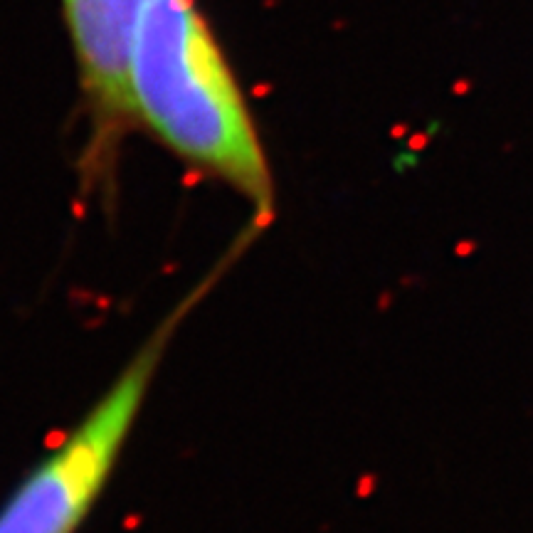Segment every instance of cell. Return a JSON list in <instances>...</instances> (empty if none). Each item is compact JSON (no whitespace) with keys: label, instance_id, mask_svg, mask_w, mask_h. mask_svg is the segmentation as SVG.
<instances>
[{"label":"cell","instance_id":"6da1fadb","mask_svg":"<svg viewBox=\"0 0 533 533\" xmlns=\"http://www.w3.org/2000/svg\"><path fill=\"white\" fill-rule=\"evenodd\" d=\"M136 129L237 193L254 225L274 215V175L242 84L198 0H151L129 60Z\"/></svg>","mask_w":533,"mask_h":533},{"label":"cell","instance_id":"7a4b0ae2","mask_svg":"<svg viewBox=\"0 0 533 533\" xmlns=\"http://www.w3.org/2000/svg\"><path fill=\"white\" fill-rule=\"evenodd\" d=\"M210 282L168 314L102 398L28 472L0 509V533H77L119 464L175 329Z\"/></svg>","mask_w":533,"mask_h":533},{"label":"cell","instance_id":"3957f363","mask_svg":"<svg viewBox=\"0 0 533 533\" xmlns=\"http://www.w3.org/2000/svg\"><path fill=\"white\" fill-rule=\"evenodd\" d=\"M151 0H60L87 119V178L111 173L126 133L136 129L129 102V60L141 12Z\"/></svg>","mask_w":533,"mask_h":533}]
</instances>
